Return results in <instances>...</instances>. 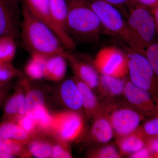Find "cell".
<instances>
[{
  "instance_id": "obj_1",
  "label": "cell",
  "mask_w": 158,
  "mask_h": 158,
  "mask_svg": "<svg viewBox=\"0 0 158 158\" xmlns=\"http://www.w3.org/2000/svg\"><path fill=\"white\" fill-rule=\"evenodd\" d=\"M21 6V35L23 44L30 54H42L50 57L66 56L67 52L54 31L27 8Z\"/></svg>"
},
{
  "instance_id": "obj_2",
  "label": "cell",
  "mask_w": 158,
  "mask_h": 158,
  "mask_svg": "<svg viewBox=\"0 0 158 158\" xmlns=\"http://www.w3.org/2000/svg\"><path fill=\"white\" fill-rule=\"evenodd\" d=\"M68 12L67 34L74 40L89 41L98 37L103 27L87 0H66ZM75 41V40H74Z\"/></svg>"
},
{
  "instance_id": "obj_3",
  "label": "cell",
  "mask_w": 158,
  "mask_h": 158,
  "mask_svg": "<svg viewBox=\"0 0 158 158\" xmlns=\"http://www.w3.org/2000/svg\"><path fill=\"white\" fill-rule=\"evenodd\" d=\"M126 21L127 43L131 49L144 54L148 47L156 41L158 34L155 19L150 9L135 4L131 7Z\"/></svg>"
},
{
  "instance_id": "obj_4",
  "label": "cell",
  "mask_w": 158,
  "mask_h": 158,
  "mask_svg": "<svg viewBox=\"0 0 158 158\" xmlns=\"http://www.w3.org/2000/svg\"><path fill=\"white\" fill-rule=\"evenodd\" d=\"M127 56L130 81L149 92L158 107V77L145 54L131 49Z\"/></svg>"
},
{
  "instance_id": "obj_5",
  "label": "cell",
  "mask_w": 158,
  "mask_h": 158,
  "mask_svg": "<svg viewBox=\"0 0 158 158\" xmlns=\"http://www.w3.org/2000/svg\"><path fill=\"white\" fill-rule=\"evenodd\" d=\"M98 17L103 28L127 43L128 35L126 21L117 7L103 0H87Z\"/></svg>"
},
{
  "instance_id": "obj_6",
  "label": "cell",
  "mask_w": 158,
  "mask_h": 158,
  "mask_svg": "<svg viewBox=\"0 0 158 158\" xmlns=\"http://www.w3.org/2000/svg\"><path fill=\"white\" fill-rule=\"evenodd\" d=\"M95 68L104 75L123 78L128 73L127 55L114 47L99 51L94 60Z\"/></svg>"
},
{
  "instance_id": "obj_7",
  "label": "cell",
  "mask_w": 158,
  "mask_h": 158,
  "mask_svg": "<svg viewBox=\"0 0 158 158\" xmlns=\"http://www.w3.org/2000/svg\"><path fill=\"white\" fill-rule=\"evenodd\" d=\"M52 136L69 143L81 135L84 127V120L81 113L66 111L53 114Z\"/></svg>"
},
{
  "instance_id": "obj_8",
  "label": "cell",
  "mask_w": 158,
  "mask_h": 158,
  "mask_svg": "<svg viewBox=\"0 0 158 158\" xmlns=\"http://www.w3.org/2000/svg\"><path fill=\"white\" fill-rule=\"evenodd\" d=\"M50 13L55 32L65 49L74 50L76 42L67 34L66 21L68 7L66 0H49Z\"/></svg>"
},
{
  "instance_id": "obj_9",
  "label": "cell",
  "mask_w": 158,
  "mask_h": 158,
  "mask_svg": "<svg viewBox=\"0 0 158 158\" xmlns=\"http://www.w3.org/2000/svg\"><path fill=\"white\" fill-rule=\"evenodd\" d=\"M126 98L137 111L144 116H158V107L149 92L133 84L126 82L123 91Z\"/></svg>"
},
{
  "instance_id": "obj_10",
  "label": "cell",
  "mask_w": 158,
  "mask_h": 158,
  "mask_svg": "<svg viewBox=\"0 0 158 158\" xmlns=\"http://www.w3.org/2000/svg\"><path fill=\"white\" fill-rule=\"evenodd\" d=\"M144 117L137 110L123 108L113 112L109 119L113 131L121 138L135 131Z\"/></svg>"
},
{
  "instance_id": "obj_11",
  "label": "cell",
  "mask_w": 158,
  "mask_h": 158,
  "mask_svg": "<svg viewBox=\"0 0 158 158\" xmlns=\"http://www.w3.org/2000/svg\"><path fill=\"white\" fill-rule=\"evenodd\" d=\"M58 92L60 101L67 110L80 113L84 110L82 95L73 78L62 81Z\"/></svg>"
},
{
  "instance_id": "obj_12",
  "label": "cell",
  "mask_w": 158,
  "mask_h": 158,
  "mask_svg": "<svg viewBox=\"0 0 158 158\" xmlns=\"http://www.w3.org/2000/svg\"><path fill=\"white\" fill-rule=\"evenodd\" d=\"M26 113L25 90L21 82L19 87L6 103L4 118L5 121L17 123L20 118L26 115Z\"/></svg>"
},
{
  "instance_id": "obj_13",
  "label": "cell",
  "mask_w": 158,
  "mask_h": 158,
  "mask_svg": "<svg viewBox=\"0 0 158 158\" xmlns=\"http://www.w3.org/2000/svg\"><path fill=\"white\" fill-rule=\"evenodd\" d=\"M66 59L75 76L87 84L92 90L98 87L99 76L95 69L90 64L79 60L68 52L66 54Z\"/></svg>"
},
{
  "instance_id": "obj_14",
  "label": "cell",
  "mask_w": 158,
  "mask_h": 158,
  "mask_svg": "<svg viewBox=\"0 0 158 158\" xmlns=\"http://www.w3.org/2000/svg\"><path fill=\"white\" fill-rule=\"evenodd\" d=\"M19 17L4 0H0V37L11 36L16 39L19 36Z\"/></svg>"
},
{
  "instance_id": "obj_15",
  "label": "cell",
  "mask_w": 158,
  "mask_h": 158,
  "mask_svg": "<svg viewBox=\"0 0 158 158\" xmlns=\"http://www.w3.org/2000/svg\"><path fill=\"white\" fill-rule=\"evenodd\" d=\"M66 56L55 55L49 57L44 70V78L54 82L62 81L67 72Z\"/></svg>"
},
{
  "instance_id": "obj_16",
  "label": "cell",
  "mask_w": 158,
  "mask_h": 158,
  "mask_svg": "<svg viewBox=\"0 0 158 158\" xmlns=\"http://www.w3.org/2000/svg\"><path fill=\"white\" fill-rule=\"evenodd\" d=\"M93 121L90 129L91 137L95 141L105 144L112 140L113 130L109 118L98 112L93 117Z\"/></svg>"
},
{
  "instance_id": "obj_17",
  "label": "cell",
  "mask_w": 158,
  "mask_h": 158,
  "mask_svg": "<svg viewBox=\"0 0 158 158\" xmlns=\"http://www.w3.org/2000/svg\"><path fill=\"white\" fill-rule=\"evenodd\" d=\"M49 135L40 134L34 136L27 144L28 158H51L54 143L48 139Z\"/></svg>"
},
{
  "instance_id": "obj_18",
  "label": "cell",
  "mask_w": 158,
  "mask_h": 158,
  "mask_svg": "<svg viewBox=\"0 0 158 158\" xmlns=\"http://www.w3.org/2000/svg\"><path fill=\"white\" fill-rule=\"evenodd\" d=\"M20 4L34 16L46 24L56 33L50 13L49 0H20Z\"/></svg>"
},
{
  "instance_id": "obj_19",
  "label": "cell",
  "mask_w": 158,
  "mask_h": 158,
  "mask_svg": "<svg viewBox=\"0 0 158 158\" xmlns=\"http://www.w3.org/2000/svg\"><path fill=\"white\" fill-rule=\"evenodd\" d=\"M73 79L81 94L85 114L88 118H93L99 111L98 101L93 90L75 76Z\"/></svg>"
},
{
  "instance_id": "obj_20",
  "label": "cell",
  "mask_w": 158,
  "mask_h": 158,
  "mask_svg": "<svg viewBox=\"0 0 158 158\" xmlns=\"http://www.w3.org/2000/svg\"><path fill=\"white\" fill-rule=\"evenodd\" d=\"M0 137L17 140L26 144L34 137L26 132L16 123L9 121L0 124Z\"/></svg>"
},
{
  "instance_id": "obj_21",
  "label": "cell",
  "mask_w": 158,
  "mask_h": 158,
  "mask_svg": "<svg viewBox=\"0 0 158 158\" xmlns=\"http://www.w3.org/2000/svg\"><path fill=\"white\" fill-rule=\"evenodd\" d=\"M118 144L121 153L131 154L145 147L146 140L137 130L129 135L120 138Z\"/></svg>"
},
{
  "instance_id": "obj_22",
  "label": "cell",
  "mask_w": 158,
  "mask_h": 158,
  "mask_svg": "<svg viewBox=\"0 0 158 158\" xmlns=\"http://www.w3.org/2000/svg\"><path fill=\"white\" fill-rule=\"evenodd\" d=\"M31 59L25 67V73L31 80L38 81L44 78V70L49 57L42 54H31Z\"/></svg>"
},
{
  "instance_id": "obj_23",
  "label": "cell",
  "mask_w": 158,
  "mask_h": 158,
  "mask_svg": "<svg viewBox=\"0 0 158 158\" xmlns=\"http://www.w3.org/2000/svg\"><path fill=\"white\" fill-rule=\"evenodd\" d=\"M21 82L25 90L26 113L40 106H45V96L42 90L31 88L27 79H23Z\"/></svg>"
},
{
  "instance_id": "obj_24",
  "label": "cell",
  "mask_w": 158,
  "mask_h": 158,
  "mask_svg": "<svg viewBox=\"0 0 158 158\" xmlns=\"http://www.w3.org/2000/svg\"><path fill=\"white\" fill-rule=\"evenodd\" d=\"M126 82L123 78L101 75L99 85L105 92L112 96H118L123 94Z\"/></svg>"
},
{
  "instance_id": "obj_25",
  "label": "cell",
  "mask_w": 158,
  "mask_h": 158,
  "mask_svg": "<svg viewBox=\"0 0 158 158\" xmlns=\"http://www.w3.org/2000/svg\"><path fill=\"white\" fill-rule=\"evenodd\" d=\"M0 152L12 156L28 158L27 144L22 141L0 137Z\"/></svg>"
},
{
  "instance_id": "obj_26",
  "label": "cell",
  "mask_w": 158,
  "mask_h": 158,
  "mask_svg": "<svg viewBox=\"0 0 158 158\" xmlns=\"http://www.w3.org/2000/svg\"><path fill=\"white\" fill-rule=\"evenodd\" d=\"M15 38L11 36L0 37V63H11L16 52Z\"/></svg>"
},
{
  "instance_id": "obj_27",
  "label": "cell",
  "mask_w": 158,
  "mask_h": 158,
  "mask_svg": "<svg viewBox=\"0 0 158 158\" xmlns=\"http://www.w3.org/2000/svg\"><path fill=\"white\" fill-rule=\"evenodd\" d=\"M22 75L21 72L15 68L11 63H0V88Z\"/></svg>"
},
{
  "instance_id": "obj_28",
  "label": "cell",
  "mask_w": 158,
  "mask_h": 158,
  "mask_svg": "<svg viewBox=\"0 0 158 158\" xmlns=\"http://www.w3.org/2000/svg\"><path fill=\"white\" fill-rule=\"evenodd\" d=\"M137 130L146 140L158 137V116L151 117Z\"/></svg>"
},
{
  "instance_id": "obj_29",
  "label": "cell",
  "mask_w": 158,
  "mask_h": 158,
  "mask_svg": "<svg viewBox=\"0 0 158 158\" xmlns=\"http://www.w3.org/2000/svg\"><path fill=\"white\" fill-rule=\"evenodd\" d=\"M26 132L32 136L40 135L37 123L33 118L27 114L19 119L16 123Z\"/></svg>"
},
{
  "instance_id": "obj_30",
  "label": "cell",
  "mask_w": 158,
  "mask_h": 158,
  "mask_svg": "<svg viewBox=\"0 0 158 158\" xmlns=\"http://www.w3.org/2000/svg\"><path fill=\"white\" fill-rule=\"evenodd\" d=\"M56 143H54L52 152V158H69L72 157L71 153L67 148L68 143L54 137Z\"/></svg>"
},
{
  "instance_id": "obj_31",
  "label": "cell",
  "mask_w": 158,
  "mask_h": 158,
  "mask_svg": "<svg viewBox=\"0 0 158 158\" xmlns=\"http://www.w3.org/2000/svg\"><path fill=\"white\" fill-rule=\"evenodd\" d=\"M144 54L158 77V42L156 40L148 46Z\"/></svg>"
},
{
  "instance_id": "obj_32",
  "label": "cell",
  "mask_w": 158,
  "mask_h": 158,
  "mask_svg": "<svg viewBox=\"0 0 158 158\" xmlns=\"http://www.w3.org/2000/svg\"><path fill=\"white\" fill-rule=\"evenodd\" d=\"M90 156L92 158H120L121 155L114 146L108 145L90 153Z\"/></svg>"
},
{
  "instance_id": "obj_33",
  "label": "cell",
  "mask_w": 158,
  "mask_h": 158,
  "mask_svg": "<svg viewBox=\"0 0 158 158\" xmlns=\"http://www.w3.org/2000/svg\"><path fill=\"white\" fill-rule=\"evenodd\" d=\"M145 147L147 148L150 152L151 158L158 154V137L147 139Z\"/></svg>"
},
{
  "instance_id": "obj_34",
  "label": "cell",
  "mask_w": 158,
  "mask_h": 158,
  "mask_svg": "<svg viewBox=\"0 0 158 158\" xmlns=\"http://www.w3.org/2000/svg\"><path fill=\"white\" fill-rule=\"evenodd\" d=\"M103 1L110 3L117 8L123 7L124 6H127L131 8L136 4L134 0H103Z\"/></svg>"
},
{
  "instance_id": "obj_35",
  "label": "cell",
  "mask_w": 158,
  "mask_h": 158,
  "mask_svg": "<svg viewBox=\"0 0 158 158\" xmlns=\"http://www.w3.org/2000/svg\"><path fill=\"white\" fill-rule=\"evenodd\" d=\"M136 4L152 10L158 6V0H134Z\"/></svg>"
},
{
  "instance_id": "obj_36",
  "label": "cell",
  "mask_w": 158,
  "mask_h": 158,
  "mask_svg": "<svg viewBox=\"0 0 158 158\" xmlns=\"http://www.w3.org/2000/svg\"><path fill=\"white\" fill-rule=\"evenodd\" d=\"M151 157L150 152L145 146L130 156V157L133 158H147Z\"/></svg>"
},
{
  "instance_id": "obj_37",
  "label": "cell",
  "mask_w": 158,
  "mask_h": 158,
  "mask_svg": "<svg viewBox=\"0 0 158 158\" xmlns=\"http://www.w3.org/2000/svg\"><path fill=\"white\" fill-rule=\"evenodd\" d=\"M7 5L15 12L19 17L20 14V0H4Z\"/></svg>"
},
{
  "instance_id": "obj_38",
  "label": "cell",
  "mask_w": 158,
  "mask_h": 158,
  "mask_svg": "<svg viewBox=\"0 0 158 158\" xmlns=\"http://www.w3.org/2000/svg\"><path fill=\"white\" fill-rule=\"evenodd\" d=\"M154 17L155 19L157 29L158 33V6H156L155 8L151 10Z\"/></svg>"
},
{
  "instance_id": "obj_39",
  "label": "cell",
  "mask_w": 158,
  "mask_h": 158,
  "mask_svg": "<svg viewBox=\"0 0 158 158\" xmlns=\"http://www.w3.org/2000/svg\"><path fill=\"white\" fill-rule=\"evenodd\" d=\"M14 158V157L12 156L6 154L4 153L0 152V158Z\"/></svg>"
},
{
  "instance_id": "obj_40",
  "label": "cell",
  "mask_w": 158,
  "mask_h": 158,
  "mask_svg": "<svg viewBox=\"0 0 158 158\" xmlns=\"http://www.w3.org/2000/svg\"><path fill=\"white\" fill-rule=\"evenodd\" d=\"M6 94H3V95L0 96V106H1L3 101H4V99H5V97H6Z\"/></svg>"
},
{
  "instance_id": "obj_41",
  "label": "cell",
  "mask_w": 158,
  "mask_h": 158,
  "mask_svg": "<svg viewBox=\"0 0 158 158\" xmlns=\"http://www.w3.org/2000/svg\"><path fill=\"white\" fill-rule=\"evenodd\" d=\"M6 94V93H5V92H4V91L0 90V96H1V95H3V94Z\"/></svg>"
},
{
  "instance_id": "obj_42",
  "label": "cell",
  "mask_w": 158,
  "mask_h": 158,
  "mask_svg": "<svg viewBox=\"0 0 158 158\" xmlns=\"http://www.w3.org/2000/svg\"><path fill=\"white\" fill-rule=\"evenodd\" d=\"M153 158H158V154L154 156Z\"/></svg>"
}]
</instances>
